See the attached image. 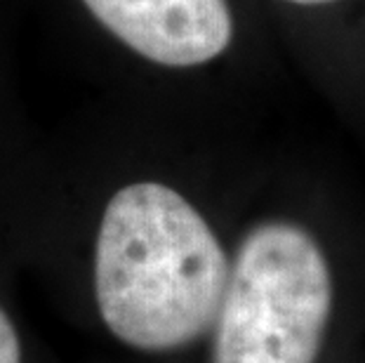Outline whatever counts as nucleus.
Returning <instances> with one entry per match:
<instances>
[{"mask_svg":"<svg viewBox=\"0 0 365 363\" xmlns=\"http://www.w3.org/2000/svg\"><path fill=\"white\" fill-rule=\"evenodd\" d=\"M229 262L180 191L137 182L108 200L95 245V295L106 328L142 352H173L215 326Z\"/></svg>","mask_w":365,"mask_h":363,"instance_id":"nucleus-1","label":"nucleus"},{"mask_svg":"<svg viewBox=\"0 0 365 363\" xmlns=\"http://www.w3.org/2000/svg\"><path fill=\"white\" fill-rule=\"evenodd\" d=\"M332 302L321 248L290 222L240 243L215 319L212 363H314Z\"/></svg>","mask_w":365,"mask_h":363,"instance_id":"nucleus-2","label":"nucleus"},{"mask_svg":"<svg viewBox=\"0 0 365 363\" xmlns=\"http://www.w3.org/2000/svg\"><path fill=\"white\" fill-rule=\"evenodd\" d=\"M83 5L123 45L170 68L207 64L234 38L227 0H83Z\"/></svg>","mask_w":365,"mask_h":363,"instance_id":"nucleus-3","label":"nucleus"},{"mask_svg":"<svg viewBox=\"0 0 365 363\" xmlns=\"http://www.w3.org/2000/svg\"><path fill=\"white\" fill-rule=\"evenodd\" d=\"M0 363H21L19 335L3 307H0Z\"/></svg>","mask_w":365,"mask_h":363,"instance_id":"nucleus-4","label":"nucleus"},{"mask_svg":"<svg viewBox=\"0 0 365 363\" xmlns=\"http://www.w3.org/2000/svg\"><path fill=\"white\" fill-rule=\"evenodd\" d=\"M294 5H325V3H335V0H287Z\"/></svg>","mask_w":365,"mask_h":363,"instance_id":"nucleus-5","label":"nucleus"}]
</instances>
